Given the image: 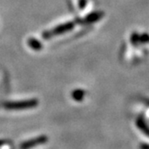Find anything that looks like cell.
<instances>
[{"instance_id": "cell-1", "label": "cell", "mask_w": 149, "mask_h": 149, "mask_svg": "<svg viewBox=\"0 0 149 149\" xmlns=\"http://www.w3.org/2000/svg\"><path fill=\"white\" fill-rule=\"evenodd\" d=\"M38 101L33 100H28L24 102H6L5 104V107L10 110H24V109H31L34 108L37 106Z\"/></svg>"}, {"instance_id": "cell-2", "label": "cell", "mask_w": 149, "mask_h": 149, "mask_svg": "<svg viewBox=\"0 0 149 149\" xmlns=\"http://www.w3.org/2000/svg\"><path fill=\"white\" fill-rule=\"evenodd\" d=\"M48 141V137L45 136H38L34 139H31V140H29L27 142H24L22 145H21V149H29V148H31L33 146H39V145H42L44 144Z\"/></svg>"}, {"instance_id": "cell-3", "label": "cell", "mask_w": 149, "mask_h": 149, "mask_svg": "<svg viewBox=\"0 0 149 149\" xmlns=\"http://www.w3.org/2000/svg\"><path fill=\"white\" fill-rule=\"evenodd\" d=\"M136 126L138 127V129H139L143 133H145L147 136H149V127H147V125L144 121L143 118H139L137 120Z\"/></svg>"}, {"instance_id": "cell-4", "label": "cell", "mask_w": 149, "mask_h": 149, "mask_svg": "<svg viewBox=\"0 0 149 149\" xmlns=\"http://www.w3.org/2000/svg\"><path fill=\"white\" fill-rule=\"evenodd\" d=\"M73 27V24H64V25H61L58 28H56L54 31H53V33H65V31L70 30L71 28Z\"/></svg>"}, {"instance_id": "cell-5", "label": "cell", "mask_w": 149, "mask_h": 149, "mask_svg": "<svg viewBox=\"0 0 149 149\" xmlns=\"http://www.w3.org/2000/svg\"><path fill=\"white\" fill-rule=\"evenodd\" d=\"M72 96L76 101H78V102L82 101V99L84 97V92L83 90H80V89L74 90L72 93Z\"/></svg>"}, {"instance_id": "cell-6", "label": "cell", "mask_w": 149, "mask_h": 149, "mask_svg": "<svg viewBox=\"0 0 149 149\" xmlns=\"http://www.w3.org/2000/svg\"><path fill=\"white\" fill-rule=\"evenodd\" d=\"M29 45L33 49H36V50H38V49H40L41 48V44L40 43L39 41H37L36 40H29Z\"/></svg>"}, {"instance_id": "cell-7", "label": "cell", "mask_w": 149, "mask_h": 149, "mask_svg": "<svg viewBox=\"0 0 149 149\" xmlns=\"http://www.w3.org/2000/svg\"><path fill=\"white\" fill-rule=\"evenodd\" d=\"M140 149H149V145L143 144V145L140 146Z\"/></svg>"}, {"instance_id": "cell-8", "label": "cell", "mask_w": 149, "mask_h": 149, "mask_svg": "<svg viewBox=\"0 0 149 149\" xmlns=\"http://www.w3.org/2000/svg\"><path fill=\"white\" fill-rule=\"evenodd\" d=\"M149 40V37H148L147 35H144V36L142 37V39H141L142 41H146V40Z\"/></svg>"}]
</instances>
